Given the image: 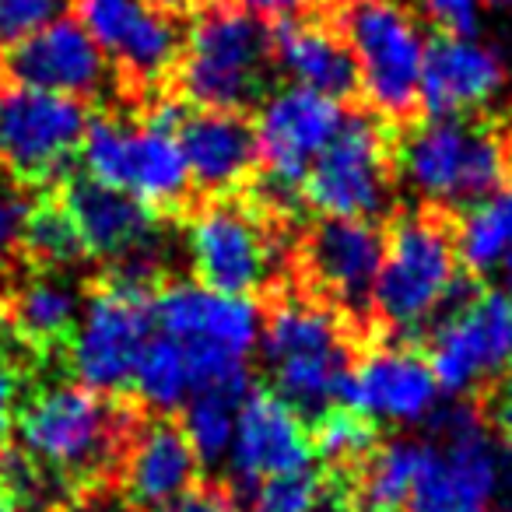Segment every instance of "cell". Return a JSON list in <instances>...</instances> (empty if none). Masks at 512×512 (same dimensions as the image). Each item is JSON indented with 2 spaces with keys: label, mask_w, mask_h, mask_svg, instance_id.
I'll use <instances>...</instances> for the list:
<instances>
[{
  "label": "cell",
  "mask_w": 512,
  "mask_h": 512,
  "mask_svg": "<svg viewBox=\"0 0 512 512\" xmlns=\"http://www.w3.org/2000/svg\"><path fill=\"white\" fill-rule=\"evenodd\" d=\"M74 11L109 64L137 85H158L179 67L183 32L151 0H74Z\"/></svg>",
  "instance_id": "9a60e30c"
},
{
  "label": "cell",
  "mask_w": 512,
  "mask_h": 512,
  "mask_svg": "<svg viewBox=\"0 0 512 512\" xmlns=\"http://www.w3.org/2000/svg\"><path fill=\"white\" fill-rule=\"evenodd\" d=\"M81 309H85L81 295L60 278H50V274L25 281L4 299L11 337L22 348H32L36 355H46L60 344H71Z\"/></svg>",
  "instance_id": "d4e9b609"
},
{
  "label": "cell",
  "mask_w": 512,
  "mask_h": 512,
  "mask_svg": "<svg viewBox=\"0 0 512 512\" xmlns=\"http://www.w3.org/2000/svg\"><path fill=\"white\" fill-rule=\"evenodd\" d=\"M432 432L439 446L425 442L418 481H414L411 512H481L498 491L502 463L491 446L488 414L477 400H456L435 407Z\"/></svg>",
  "instance_id": "30bf717a"
},
{
  "label": "cell",
  "mask_w": 512,
  "mask_h": 512,
  "mask_svg": "<svg viewBox=\"0 0 512 512\" xmlns=\"http://www.w3.org/2000/svg\"><path fill=\"white\" fill-rule=\"evenodd\" d=\"M130 390H134L137 404L151 407L158 414L186 407V400L193 397V372L183 344L165 334L144 344L134 379H130Z\"/></svg>",
  "instance_id": "f1b7e54d"
},
{
  "label": "cell",
  "mask_w": 512,
  "mask_h": 512,
  "mask_svg": "<svg viewBox=\"0 0 512 512\" xmlns=\"http://www.w3.org/2000/svg\"><path fill=\"white\" fill-rule=\"evenodd\" d=\"M18 253L39 271H60L85 260V242L78 235V225L60 204V197H39L25 207L22 235H18Z\"/></svg>",
  "instance_id": "83f0119b"
},
{
  "label": "cell",
  "mask_w": 512,
  "mask_h": 512,
  "mask_svg": "<svg viewBox=\"0 0 512 512\" xmlns=\"http://www.w3.org/2000/svg\"><path fill=\"white\" fill-rule=\"evenodd\" d=\"M428 25L449 39H477L484 18V0H421Z\"/></svg>",
  "instance_id": "836d02e7"
},
{
  "label": "cell",
  "mask_w": 512,
  "mask_h": 512,
  "mask_svg": "<svg viewBox=\"0 0 512 512\" xmlns=\"http://www.w3.org/2000/svg\"><path fill=\"white\" fill-rule=\"evenodd\" d=\"M141 425V404L123 393L57 383L32 393L15 414L18 446L78 495L120 481L127 446Z\"/></svg>",
  "instance_id": "6da1fadb"
},
{
  "label": "cell",
  "mask_w": 512,
  "mask_h": 512,
  "mask_svg": "<svg viewBox=\"0 0 512 512\" xmlns=\"http://www.w3.org/2000/svg\"><path fill=\"white\" fill-rule=\"evenodd\" d=\"M502 400H509V404H512V358H509V365H505V379H502Z\"/></svg>",
  "instance_id": "ab89813d"
},
{
  "label": "cell",
  "mask_w": 512,
  "mask_h": 512,
  "mask_svg": "<svg viewBox=\"0 0 512 512\" xmlns=\"http://www.w3.org/2000/svg\"><path fill=\"white\" fill-rule=\"evenodd\" d=\"M151 313L165 337L186 348H214L249 358L260 341V313L256 302L214 288L169 281L151 299Z\"/></svg>",
  "instance_id": "ac0fdd59"
},
{
  "label": "cell",
  "mask_w": 512,
  "mask_h": 512,
  "mask_svg": "<svg viewBox=\"0 0 512 512\" xmlns=\"http://www.w3.org/2000/svg\"><path fill=\"white\" fill-rule=\"evenodd\" d=\"M151 4H155V8H165V11H172V8H179V4H183V0H151Z\"/></svg>",
  "instance_id": "b9f144b4"
},
{
  "label": "cell",
  "mask_w": 512,
  "mask_h": 512,
  "mask_svg": "<svg viewBox=\"0 0 512 512\" xmlns=\"http://www.w3.org/2000/svg\"><path fill=\"white\" fill-rule=\"evenodd\" d=\"M4 74L8 71H4V60H0V95H4Z\"/></svg>",
  "instance_id": "f6af8a7d"
},
{
  "label": "cell",
  "mask_w": 512,
  "mask_h": 512,
  "mask_svg": "<svg viewBox=\"0 0 512 512\" xmlns=\"http://www.w3.org/2000/svg\"><path fill=\"white\" fill-rule=\"evenodd\" d=\"M337 99L316 95L309 88H278L260 102L256 113V151H260V179L281 190L302 193L309 169L327 151L344 123Z\"/></svg>",
  "instance_id": "5bb4252c"
},
{
  "label": "cell",
  "mask_w": 512,
  "mask_h": 512,
  "mask_svg": "<svg viewBox=\"0 0 512 512\" xmlns=\"http://www.w3.org/2000/svg\"><path fill=\"white\" fill-rule=\"evenodd\" d=\"M509 449H512V439H509Z\"/></svg>",
  "instance_id": "bcb514c9"
},
{
  "label": "cell",
  "mask_w": 512,
  "mask_h": 512,
  "mask_svg": "<svg viewBox=\"0 0 512 512\" xmlns=\"http://www.w3.org/2000/svg\"><path fill=\"white\" fill-rule=\"evenodd\" d=\"M60 204L78 225L88 256L116 264L158 249V214L130 193L95 183L92 176H71L60 190Z\"/></svg>",
  "instance_id": "44dd1931"
},
{
  "label": "cell",
  "mask_w": 512,
  "mask_h": 512,
  "mask_svg": "<svg viewBox=\"0 0 512 512\" xmlns=\"http://www.w3.org/2000/svg\"><path fill=\"white\" fill-rule=\"evenodd\" d=\"M309 0H235V8L256 18H295Z\"/></svg>",
  "instance_id": "74e56055"
},
{
  "label": "cell",
  "mask_w": 512,
  "mask_h": 512,
  "mask_svg": "<svg viewBox=\"0 0 512 512\" xmlns=\"http://www.w3.org/2000/svg\"><path fill=\"white\" fill-rule=\"evenodd\" d=\"M8 337H11V327H8V313H4V299H0V351H4Z\"/></svg>",
  "instance_id": "f35d334b"
},
{
  "label": "cell",
  "mask_w": 512,
  "mask_h": 512,
  "mask_svg": "<svg viewBox=\"0 0 512 512\" xmlns=\"http://www.w3.org/2000/svg\"><path fill=\"white\" fill-rule=\"evenodd\" d=\"M200 460L183 425L172 418H141L120 467L123 498L134 512H165L197 484Z\"/></svg>",
  "instance_id": "7402d4cb"
},
{
  "label": "cell",
  "mask_w": 512,
  "mask_h": 512,
  "mask_svg": "<svg viewBox=\"0 0 512 512\" xmlns=\"http://www.w3.org/2000/svg\"><path fill=\"white\" fill-rule=\"evenodd\" d=\"M383 256L386 232L372 221H313L295 242V285L337 309L365 341H372V299Z\"/></svg>",
  "instance_id": "ba28073f"
},
{
  "label": "cell",
  "mask_w": 512,
  "mask_h": 512,
  "mask_svg": "<svg viewBox=\"0 0 512 512\" xmlns=\"http://www.w3.org/2000/svg\"><path fill=\"white\" fill-rule=\"evenodd\" d=\"M421 460H425V442H414V439L379 442L376 453L351 474L358 509H365V512L404 509V505L411 502Z\"/></svg>",
  "instance_id": "484cf974"
},
{
  "label": "cell",
  "mask_w": 512,
  "mask_h": 512,
  "mask_svg": "<svg viewBox=\"0 0 512 512\" xmlns=\"http://www.w3.org/2000/svg\"><path fill=\"white\" fill-rule=\"evenodd\" d=\"M484 4H491V8H512V0H484Z\"/></svg>",
  "instance_id": "ee69618b"
},
{
  "label": "cell",
  "mask_w": 512,
  "mask_h": 512,
  "mask_svg": "<svg viewBox=\"0 0 512 512\" xmlns=\"http://www.w3.org/2000/svg\"><path fill=\"white\" fill-rule=\"evenodd\" d=\"M323 505V474L295 470V474L267 477L246 491V505L239 512H320Z\"/></svg>",
  "instance_id": "1f68e13d"
},
{
  "label": "cell",
  "mask_w": 512,
  "mask_h": 512,
  "mask_svg": "<svg viewBox=\"0 0 512 512\" xmlns=\"http://www.w3.org/2000/svg\"><path fill=\"white\" fill-rule=\"evenodd\" d=\"M18 390H22V372L8 358H0V446L8 442V432L18 414Z\"/></svg>",
  "instance_id": "8d00e7d4"
},
{
  "label": "cell",
  "mask_w": 512,
  "mask_h": 512,
  "mask_svg": "<svg viewBox=\"0 0 512 512\" xmlns=\"http://www.w3.org/2000/svg\"><path fill=\"white\" fill-rule=\"evenodd\" d=\"M502 271H505V281H509V285H512V253H509V256H505V264H502Z\"/></svg>",
  "instance_id": "7bdbcfd3"
},
{
  "label": "cell",
  "mask_w": 512,
  "mask_h": 512,
  "mask_svg": "<svg viewBox=\"0 0 512 512\" xmlns=\"http://www.w3.org/2000/svg\"><path fill=\"white\" fill-rule=\"evenodd\" d=\"M505 60L481 39L439 36L428 43L418 106L425 116H477L505 88Z\"/></svg>",
  "instance_id": "ffe728a7"
},
{
  "label": "cell",
  "mask_w": 512,
  "mask_h": 512,
  "mask_svg": "<svg viewBox=\"0 0 512 512\" xmlns=\"http://www.w3.org/2000/svg\"><path fill=\"white\" fill-rule=\"evenodd\" d=\"M165 512H239V498L221 481H197Z\"/></svg>",
  "instance_id": "e575fe53"
},
{
  "label": "cell",
  "mask_w": 512,
  "mask_h": 512,
  "mask_svg": "<svg viewBox=\"0 0 512 512\" xmlns=\"http://www.w3.org/2000/svg\"><path fill=\"white\" fill-rule=\"evenodd\" d=\"M425 358L439 390L467 397L505 372L512 358V295L477 292L425 334Z\"/></svg>",
  "instance_id": "4fadbf2b"
},
{
  "label": "cell",
  "mask_w": 512,
  "mask_h": 512,
  "mask_svg": "<svg viewBox=\"0 0 512 512\" xmlns=\"http://www.w3.org/2000/svg\"><path fill=\"white\" fill-rule=\"evenodd\" d=\"M274 67L295 88H309L327 99H348L358 92V67L337 29L313 18H281L271 32Z\"/></svg>",
  "instance_id": "cb8c5ba5"
},
{
  "label": "cell",
  "mask_w": 512,
  "mask_h": 512,
  "mask_svg": "<svg viewBox=\"0 0 512 512\" xmlns=\"http://www.w3.org/2000/svg\"><path fill=\"white\" fill-rule=\"evenodd\" d=\"M341 404L369 414L372 421L418 425L439 407V383L421 351L400 341H379L355 355Z\"/></svg>",
  "instance_id": "2e32d148"
},
{
  "label": "cell",
  "mask_w": 512,
  "mask_h": 512,
  "mask_svg": "<svg viewBox=\"0 0 512 512\" xmlns=\"http://www.w3.org/2000/svg\"><path fill=\"white\" fill-rule=\"evenodd\" d=\"M278 221L264 218L249 200L207 197L186 221L193 271L200 285L214 292L249 299L256 292L278 288V271L285 264Z\"/></svg>",
  "instance_id": "8992f818"
},
{
  "label": "cell",
  "mask_w": 512,
  "mask_h": 512,
  "mask_svg": "<svg viewBox=\"0 0 512 512\" xmlns=\"http://www.w3.org/2000/svg\"><path fill=\"white\" fill-rule=\"evenodd\" d=\"M337 32L348 43L358 67V88L372 113L383 120H404L418 106L425 36L400 0H344Z\"/></svg>",
  "instance_id": "52a82bcc"
},
{
  "label": "cell",
  "mask_w": 512,
  "mask_h": 512,
  "mask_svg": "<svg viewBox=\"0 0 512 512\" xmlns=\"http://www.w3.org/2000/svg\"><path fill=\"white\" fill-rule=\"evenodd\" d=\"M232 481L256 488L267 477L306 470L313 460L309 425L274 390H253L239 407L232 439Z\"/></svg>",
  "instance_id": "d6986e66"
},
{
  "label": "cell",
  "mask_w": 512,
  "mask_h": 512,
  "mask_svg": "<svg viewBox=\"0 0 512 512\" xmlns=\"http://www.w3.org/2000/svg\"><path fill=\"white\" fill-rule=\"evenodd\" d=\"M274 46L264 18L235 4H207L183 36L179 88L197 109L246 113L267 99Z\"/></svg>",
  "instance_id": "5b68a950"
},
{
  "label": "cell",
  "mask_w": 512,
  "mask_h": 512,
  "mask_svg": "<svg viewBox=\"0 0 512 512\" xmlns=\"http://www.w3.org/2000/svg\"><path fill=\"white\" fill-rule=\"evenodd\" d=\"M25 207L15 193L0 190V278L11 271L18 253V235H22V221H25Z\"/></svg>",
  "instance_id": "d590c367"
},
{
  "label": "cell",
  "mask_w": 512,
  "mask_h": 512,
  "mask_svg": "<svg viewBox=\"0 0 512 512\" xmlns=\"http://www.w3.org/2000/svg\"><path fill=\"white\" fill-rule=\"evenodd\" d=\"M456 253L467 274H488L512 253V190L470 207L456 218Z\"/></svg>",
  "instance_id": "4316f807"
},
{
  "label": "cell",
  "mask_w": 512,
  "mask_h": 512,
  "mask_svg": "<svg viewBox=\"0 0 512 512\" xmlns=\"http://www.w3.org/2000/svg\"><path fill=\"white\" fill-rule=\"evenodd\" d=\"M397 134L376 113H348L302 183V200L323 218L372 221L390 207Z\"/></svg>",
  "instance_id": "9c48e42d"
},
{
  "label": "cell",
  "mask_w": 512,
  "mask_h": 512,
  "mask_svg": "<svg viewBox=\"0 0 512 512\" xmlns=\"http://www.w3.org/2000/svg\"><path fill=\"white\" fill-rule=\"evenodd\" d=\"M179 120L183 109L162 102L141 123L120 116H95L88 120L81 141L85 176L137 197L144 207L162 214H183L193 193V176L179 144Z\"/></svg>",
  "instance_id": "277c9868"
},
{
  "label": "cell",
  "mask_w": 512,
  "mask_h": 512,
  "mask_svg": "<svg viewBox=\"0 0 512 512\" xmlns=\"http://www.w3.org/2000/svg\"><path fill=\"white\" fill-rule=\"evenodd\" d=\"M88 130L85 102L39 88L0 95V172L25 186H46L67 172Z\"/></svg>",
  "instance_id": "8fae6325"
},
{
  "label": "cell",
  "mask_w": 512,
  "mask_h": 512,
  "mask_svg": "<svg viewBox=\"0 0 512 512\" xmlns=\"http://www.w3.org/2000/svg\"><path fill=\"white\" fill-rule=\"evenodd\" d=\"M460 278L453 214L439 207L397 214L386 232L383 271L372 299L376 334L397 337L400 344L425 337L446 313Z\"/></svg>",
  "instance_id": "7a4b0ae2"
},
{
  "label": "cell",
  "mask_w": 512,
  "mask_h": 512,
  "mask_svg": "<svg viewBox=\"0 0 512 512\" xmlns=\"http://www.w3.org/2000/svg\"><path fill=\"white\" fill-rule=\"evenodd\" d=\"M309 442H313V453L327 463V470L355 474L376 453L379 425L369 414L355 411L348 404H337L309 425Z\"/></svg>",
  "instance_id": "f546056e"
},
{
  "label": "cell",
  "mask_w": 512,
  "mask_h": 512,
  "mask_svg": "<svg viewBox=\"0 0 512 512\" xmlns=\"http://www.w3.org/2000/svg\"><path fill=\"white\" fill-rule=\"evenodd\" d=\"M151 299L116 281L102 278L88 292L81 320L67 344V362L81 386L99 393H123L134 379L137 358L151 341Z\"/></svg>",
  "instance_id": "7c38bea8"
},
{
  "label": "cell",
  "mask_w": 512,
  "mask_h": 512,
  "mask_svg": "<svg viewBox=\"0 0 512 512\" xmlns=\"http://www.w3.org/2000/svg\"><path fill=\"white\" fill-rule=\"evenodd\" d=\"M239 407L242 404L221 397V393H193V397L186 400L183 432H186V439H190V446L200 463L211 467V463H221L228 453H232Z\"/></svg>",
  "instance_id": "4dcf8cb0"
},
{
  "label": "cell",
  "mask_w": 512,
  "mask_h": 512,
  "mask_svg": "<svg viewBox=\"0 0 512 512\" xmlns=\"http://www.w3.org/2000/svg\"><path fill=\"white\" fill-rule=\"evenodd\" d=\"M4 71L22 88L67 95V99H95L109 85V60L78 18L50 22L29 39L8 46Z\"/></svg>",
  "instance_id": "e0dca14e"
},
{
  "label": "cell",
  "mask_w": 512,
  "mask_h": 512,
  "mask_svg": "<svg viewBox=\"0 0 512 512\" xmlns=\"http://www.w3.org/2000/svg\"><path fill=\"white\" fill-rule=\"evenodd\" d=\"M0 512H22L15 502H11V495H8V491H4V488H0Z\"/></svg>",
  "instance_id": "60d3db41"
},
{
  "label": "cell",
  "mask_w": 512,
  "mask_h": 512,
  "mask_svg": "<svg viewBox=\"0 0 512 512\" xmlns=\"http://www.w3.org/2000/svg\"><path fill=\"white\" fill-rule=\"evenodd\" d=\"M64 0H0V46H15L60 18Z\"/></svg>",
  "instance_id": "d6a6232c"
},
{
  "label": "cell",
  "mask_w": 512,
  "mask_h": 512,
  "mask_svg": "<svg viewBox=\"0 0 512 512\" xmlns=\"http://www.w3.org/2000/svg\"><path fill=\"white\" fill-rule=\"evenodd\" d=\"M179 144L190 165L193 186L207 197H228L260 165L256 130L242 113L193 109L179 120Z\"/></svg>",
  "instance_id": "603a6c76"
},
{
  "label": "cell",
  "mask_w": 512,
  "mask_h": 512,
  "mask_svg": "<svg viewBox=\"0 0 512 512\" xmlns=\"http://www.w3.org/2000/svg\"><path fill=\"white\" fill-rule=\"evenodd\" d=\"M397 169L425 207L453 214L512 190V134L484 116H425L397 137Z\"/></svg>",
  "instance_id": "3957f363"
}]
</instances>
